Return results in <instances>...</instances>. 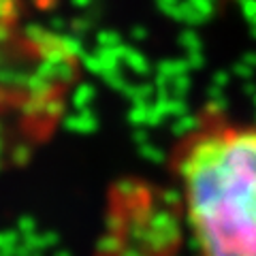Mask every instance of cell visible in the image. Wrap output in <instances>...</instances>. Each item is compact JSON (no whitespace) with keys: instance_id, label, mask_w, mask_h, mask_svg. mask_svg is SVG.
Returning a JSON list of instances; mask_svg holds the SVG:
<instances>
[{"instance_id":"6da1fadb","label":"cell","mask_w":256,"mask_h":256,"mask_svg":"<svg viewBox=\"0 0 256 256\" xmlns=\"http://www.w3.org/2000/svg\"><path fill=\"white\" fill-rule=\"evenodd\" d=\"M196 256H256V124L210 118L175 148Z\"/></svg>"},{"instance_id":"7a4b0ae2","label":"cell","mask_w":256,"mask_h":256,"mask_svg":"<svg viewBox=\"0 0 256 256\" xmlns=\"http://www.w3.org/2000/svg\"><path fill=\"white\" fill-rule=\"evenodd\" d=\"M11 6H13V0H0V18L9 13Z\"/></svg>"},{"instance_id":"3957f363","label":"cell","mask_w":256,"mask_h":256,"mask_svg":"<svg viewBox=\"0 0 256 256\" xmlns=\"http://www.w3.org/2000/svg\"><path fill=\"white\" fill-rule=\"evenodd\" d=\"M254 2H256V0H254Z\"/></svg>"}]
</instances>
